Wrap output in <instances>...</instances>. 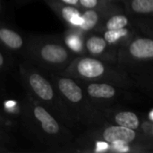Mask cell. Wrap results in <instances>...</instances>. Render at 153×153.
I'll list each match as a JSON object with an SVG mask.
<instances>
[{
  "label": "cell",
  "instance_id": "cell-1",
  "mask_svg": "<svg viewBox=\"0 0 153 153\" xmlns=\"http://www.w3.org/2000/svg\"><path fill=\"white\" fill-rule=\"evenodd\" d=\"M136 134L134 130L121 126H114L106 128L103 132V139L111 144L126 145L134 141Z\"/></svg>",
  "mask_w": 153,
  "mask_h": 153
},
{
  "label": "cell",
  "instance_id": "cell-2",
  "mask_svg": "<svg viewBox=\"0 0 153 153\" xmlns=\"http://www.w3.org/2000/svg\"><path fill=\"white\" fill-rule=\"evenodd\" d=\"M75 68L79 75L88 79L98 78L105 73L104 64L101 61L91 57L80 58L76 63Z\"/></svg>",
  "mask_w": 153,
  "mask_h": 153
},
{
  "label": "cell",
  "instance_id": "cell-3",
  "mask_svg": "<svg viewBox=\"0 0 153 153\" xmlns=\"http://www.w3.org/2000/svg\"><path fill=\"white\" fill-rule=\"evenodd\" d=\"M41 58L51 64H61L67 60L68 52L67 50L57 44H46L39 51Z\"/></svg>",
  "mask_w": 153,
  "mask_h": 153
},
{
  "label": "cell",
  "instance_id": "cell-4",
  "mask_svg": "<svg viewBox=\"0 0 153 153\" xmlns=\"http://www.w3.org/2000/svg\"><path fill=\"white\" fill-rule=\"evenodd\" d=\"M130 55L136 59H152L153 57V41L148 38L134 39L129 46Z\"/></svg>",
  "mask_w": 153,
  "mask_h": 153
},
{
  "label": "cell",
  "instance_id": "cell-5",
  "mask_svg": "<svg viewBox=\"0 0 153 153\" xmlns=\"http://www.w3.org/2000/svg\"><path fill=\"white\" fill-rule=\"evenodd\" d=\"M30 85L33 91L43 100H51L54 96L50 83L40 74H32L29 78Z\"/></svg>",
  "mask_w": 153,
  "mask_h": 153
},
{
  "label": "cell",
  "instance_id": "cell-6",
  "mask_svg": "<svg viewBox=\"0 0 153 153\" xmlns=\"http://www.w3.org/2000/svg\"><path fill=\"white\" fill-rule=\"evenodd\" d=\"M58 88L63 95L73 103H78L82 100V89L74 81L69 78H61L58 80Z\"/></svg>",
  "mask_w": 153,
  "mask_h": 153
},
{
  "label": "cell",
  "instance_id": "cell-7",
  "mask_svg": "<svg viewBox=\"0 0 153 153\" xmlns=\"http://www.w3.org/2000/svg\"><path fill=\"white\" fill-rule=\"evenodd\" d=\"M33 114L37 120L41 123V126L47 134H55L59 132V125L45 108L40 106H37L34 108Z\"/></svg>",
  "mask_w": 153,
  "mask_h": 153
},
{
  "label": "cell",
  "instance_id": "cell-8",
  "mask_svg": "<svg viewBox=\"0 0 153 153\" xmlns=\"http://www.w3.org/2000/svg\"><path fill=\"white\" fill-rule=\"evenodd\" d=\"M88 94L96 99H110L116 94V89L106 83H91L87 87Z\"/></svg>",
  "mask_w": 153,
  "mask_h": 153
},
{
  "label": "cell",
  "instance_id": "cell-9",
  "mask_svg": "<svg viewBox=\"0 0 153 153\" xmlns=\"http://www.w3.org/2000/svg\"><path fill=\"white\" fill-rule=\"evenodd\" d=\"M115 121L118 126L135 130L140 126L139 117L131 111L119 112L115 117Z\"/></svg>",
  "mask_w": 153,
  "mask_h": 153
},
{
  "label": "cell",
  "instance_id": "cell-10",
  "mask_svg": "<svg viewBox=\"0 0 153 153\" xmlns=\"http://www.w3.org/2000/svg\"><path fill=\"white\" fill-rule=\"evenodd\" d=\"M0 39L8 48L13 49L20 48L23 44V40L18 33L6 28L0 30Z\"/></svg>",
  "mask_w": 153,
  "mask_h": 153
},
{
  "label": "cell",
  "instance_id": "cell-11",
  "mask_svg": "<svg viewBox=\"0 0 153 153\" xmlns=\"http://www.w3.org/2000/svg\"><path fill=\"white\" fill-rule=\"evenodd\" d=\"M61 15L64 20L71 25L79 26L82 21V14L78 9L74 8L73 5L62 6L60 10Z\"/></svg>",
  "mask_w": 153,
  "mask_h": 153
},
{
  "label": "cell",
  "instance_id": "cell-12",
  "mask_svg": "<svg viewBox=\"0 0 153 153\" xmlns=\"http://www.w3.org/2000/svg\"><path fill=\"white\" fill-rule=\"evenodd\" d=\"M107 41L102 37L92 36L86 40L85 47L91 55H100L107 48Z\"/></svg>",
  "mask_w": 153,
  "mask_h": 153
},
{
  "label": "cell",
  "instance_id": "cell-13",
  "mask_svg": "<svg viewBox=\"0 0 153 153\" xmlns=\"http://www.w3.org/2000/svg\"><path fill=\"white\" fill-rule=\"evenodd\" d=\"M99 22V14L93 9H89L82 14L80 28L82 30L87 31L93 29Z\"/></svg>",
  "mask_w": 153,
  "mask_h": 153
},
{
  "label": "cell",
  "instance_id": "cell-14",
  "mask_svg": "<svg viewBox=\"0 0 153 153\" xmlns=\"http://www.w3.org/2000/svg\"><path fill=\"white\" fill-rule=\"evenodd\" d=\"M128 30L126 28L118 29V30H107L104 34V39L108 44H114L117 42L122 38H125L128 34Z\"/></svg>",
  "mask_w": 153,
  "mask_h": 153
},
{
  "label": "cell",
  "instance_id": "cell-15",
  "mask_svg": "<svg viewBox=\"0 0 153 153\" xmlns=\"http://www.w3.org/2000/svg\"><path fill=\"white\" fill-rule=\"evenodd\" d=\"M131 7L138 13H151L153 11V0H133Z\"/></svg>",
  "mask_w": 153,
  "mask_h": 153
},
{
  "label": "cell",
  "instance_id": "cell-16",
  "mask_svg": "<svg viewBox=\"0 0 153 153\" xmlns=\"http://www.w3.org/2000/svg\"><path fill=\"white\" fill-rule=\"evenodd\" d=\"M128 24V19L126 15H114L109 18L106 23L107 30H118L122 28H126Z\"/></svg>",
  "mask_w": 153,
  "mask_h": 153
},
{
  "label": "cell",
  "instance_id": "cell-17",
  "mask_svg": "<svg viewBox=\"0 0 153 153\" xmlns=\"http://www.w3.org/2000/svg\"><path fill=\"white\" fill-rule=\"evenodd\" d=\"M65 42L67 46L75 52H80L82 50V42L77 36H74V35L68 36L65 39Z\"/></svg>",
  "mask_w": 153,
  "mask_h": 153
},
{
  "label": "cell",
  "instance_id": "cell-18",
  "mask_svg": "<svg viewBox=\"0 0 153 153\" xmlns=\"http://www.w3.org/2000/svg\"><path fill=\"white\" fill-rule=\"evenodd\" d=\"M99 0H79V4L86 9H93L98 5Z\"/></svg>",
  "mask_w": 153,
  "mask_h": 153
},
{
  "label": "cell",
  "instance_id": "cell-19",
  "mask_svg": "<svg viewBox=\"0 0 153 153\" xmlns=\"http://www.w3.org/2000/svg\"><path fill=\"white\" fill-rule=\"evenodd\" d=\"M66 5H76L79 4V0H61Z\"/></svg>",
  "mask_w": 153,
  "mask_h": 153
},
{
  "label": "cell",
  "instance_id": "cell-20",
  "mask_svg": "<svg viewBox=\"0 0 153 153\" xmlns=\"http://www.w3.org/2000/svg\"><path fill=\"white\" fill-rule=\"evenodd\" d=\"M3 64H4V57H3L2 54L0 53V66L3 65Z\"/></svg>",
  "mask_w": 153,
  "mask_h": 153
},
{
  "label": "cell",
  "instance_id": "cell-21",
  "mask_svg": "<svg viewBox=\"0 0 153 153\" xmlns=\"http://www.w3.org/2000/svg\"><path fill=\"white\" fill-rule=\"evenodd\" d=\"M152 114H153V111L152 110H151V111H150V115H149V118H150V120H152V119H153Z\"/></svg>",
  "mask_w": 153,
  "mask_h": 153
}]
</instances>
